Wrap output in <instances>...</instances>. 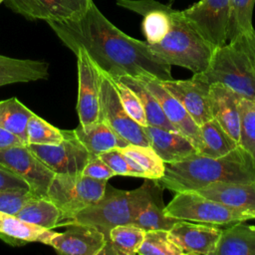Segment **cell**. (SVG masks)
I'll list each match as a JSON object with an SVG mask.
<instances>
[{
  "label": "cell",
  "mask_w": 255,
  "mask_h": 255,
  "mask_svg": "<svg viewBox=\"0 0 255 255\" xmlns=\"http://www.w3.org/2000/svg\"><path fill=\"white\" fill-rule=\"evenodd\" d=\"M72 52H87L99 69L111 78L121 76L173 79L171 66L156 56L146 41L131 38L117 28L94 1L80 17L64 22H47Z\"/></svg>",
  "instance_id": "cell-1"
},
{
  "label": "cell",
  "mask_w": 255,
  "mask_h": 255,
  "mask_svg": "<svg viewBox=\"0 0 255 255\" xmlns=\"http://www.w3.org/2000/svg\"><path fill=\"white\" fill-rule=\"evenodd\" d=\"M175 193L195 191L213 183L255 181V162L240 145L220 157L196 153L178 162L165 163L164 174L155 179Z\"/></svg>",
  "instance_id": "cell-2"
},
{
  "label": "cell",
  "mask_w": 255,
  "mask_h": 255,
  "mask_svg": "<svg viewBox=\"0 0 255 255\" xmlns=\"http://www.w3.org/2000/svg\"><path fill=\"white\" fill-rule=\"evenodd\" d=\"M152 179L145 178L144 182L133 190H121L107 183L102 198L77 213L73 218L63 222H78L93 225L104 233L107 241L110 231L124 224H132L140 210L148 203L150 198Z\"/></svg>",
  "instance_id": "cell-3"
},
{
  "label": "cell",
  "mask_w": 255,
  "mask_h": 255,
  "mask_svg": "<svg viewBox=\"0 0 255 255\" xmlns=\"http://www.w3.org/2000/svg\"><path fill=\"white\" fill-rule=\"evenodd\" d=\"M195 76L210 85L220 83L241 98L255 100V58L246 35L217 47L206 71Z\"/></svg>",
  "instance_id": "cell-4"
},
{
  "label": "cell",
  "mask_w": 255,
  "mask_h": 255,
  "mask_svg": "<svg viewBox=\"0 0 255 255\" xmlns=\"http://www.w3.org/2000/svg\"><path fill=\"white\" fill-rule=\"evenodd\" d=\"M148 45L168 65L188 69L193 75L206 71L216 49L188 23L181 11L174 9L166 36L159 43Z\"/></svg>",
  "instance_id": "cell-5"
},
{
  "label": "cell",
  "mask_w": 255,
  "mask_h": 255,
  "mask_svg": "<svg viewBox=\"0 0 255 255\" xmlns=\"http://www.w3.org/2000/svg\"><path fill=\"white\" fill-rule=\"evenodd\" d=\"M108 180L80 174H55L48 188L49 198L61 211L60 226L83 209L98 202L105 193Z\"/></svg>",
  "instance_id": "cell-6"
},
{
  "label": "cell",
  "mask_w": 255,
  "mask_h": 255,
  "mask_svg": "<svg viewBox=\"0 0 255 255\" xmlns=\"http://www.w3.org/2000/svg\"><path fill=\"white\" fill-rule=\"evenodd\" d=\"M164 213L172 218L193 222L228 226L253 219L252 213L231 208L209 199L195 191L175 193L173 199L164 207Z\"/></svg>",
  "instance_id": "cell-7"
},
{
  "label": "cell",
  "mask_w": 255,
  "mask_h": 255,
  "mask_svg": "<svg viewBox=\"0 0 255 255\" xmlns=\"http://www.w3.org/2000/svg\"><path fill=\"white\" fill-rule=\"evenodd\" d=\"M58 144H27L30 150L55 174H80L92 157L74 129H62Z\"/></svg>",
  "instance_id": "cell-8"
},
{
  "label": "cell",
  "mask_w": 255,
  "mask_h": 255,
  "mask_svg": "<svg viewBox=\"0 0 255 255\" xmlns=\"http://www.w3.org/2000/svg\"><path fill=\"white\" fill-rule=\"evenodd\" d=\"M102 72V71H101ZM100 119L128 143L150 146L143 128L135 123L125 110L113 79L102 72L100 91Z\"/></svg>",
  "instance_id": "cell-9"
},
{
  "label": "cell",
  "mask_w": 255,
  "mask_h": 255,
  "mask_svg": "<svg viewBox=\"0 0 255 255\" xmlns=\"http://www.w3.org/2000/svg\"><path fill=\"white\" fill-rule=\"evenodd\" d=\"M0 165L22 178L33 195L47 197L55 173L26 144L1 148Z\"/></svg>",
  "instance_id": "cell-10"
},
{
  "label": "cell",
  "mask_w": 255,
  "mask_h": 255,
  "mask_svg": "<svg viewBox=\"0 0 255 255\" xmlns=\"http://www.w3.org/2000/svg\"><path fill=\"white\" fill-rule=\"evenodd\" d=\"M181 12L188 23L215 48L227 43L229 0H200Z\"/></svg>",
  "instance_id": "cell-11"
},
{
  "label": "cell",
  "mask_w": 255,
  "mask_h": 255,
  "mask_svg": "<svg viewBox=\"0 0 255 255\" xmlns=\"http://www.w3.org/2000/svg\"><path fill=\"white\" fill-rule=\"evenodd\" d=\"M78 66L77 113L82 127L100 120V91L102 72L87 52L78 49L75 53Z\"/></svg>",
  "instance_id": "cell-12"
},
{
  "label": "cell",
  "mask_w": 255,
  "mask_h": 255,
  "mask_svg": "<svg viewBox=\"0 0 255 255\" xmlns=\"http://www.w3.org/2000/svg\"><path fill=\"white\" fill-rule=\"evenodd\" d=\"M93 0H6V6L29 20L64 22L82 16Z\"/></svg>",
  "instance_id": "cell-13"
},
{
  "label": "cell",
  "mask_w": 255,
  "mask_h": 255,
  "mask_svg": "<svg viewBox=\"0 0 255 255\" xmlns=\"http://www.w3.org/2000/svg\"><path fill=\"white\" fill-rule=\"evenodd\" d=\"M138 79L157 99L165 117L173 128L190 140L199 154L203 147L200 128L181 103L162 86L158 79L152 77H139Z\"/></svg>",
  "instance_id": "cell-14"
},
{
  "label": "cell",
  "mask_w": 255,
  "mask_h": 255,
  "mask_svg": "<svg viewBox=\"0 0 255 255\" xmlns=\"http://www.w3.org/2000/svg\"><path fill=\"white\" fill-rule=\"evenodd\" d=\"M222 230L219 225L178 220L168 232L183 255H213Z\"/></svg>",
  "instance_id": "cell-15"
},
{
  "label": "cell",
  "mask_w": 255,
  "mask_h": 255,
  "mask_svg": "<svg viewBox=\"0 0 255 255\" xmlns=\"http://www.w3.org/2000/svg\"><path fill=\"white\" fill-rule=\"evenodd\" d=\"M160 82L181 103L198 126L212 119L210 84L195 75L189 80L171 79Z\"/></svg>",
  "instance_id": "cell-16"
},
{
  "label": "cell",
  "mask_w": 255,
  "mask_h": 255,
  "mask_svg": "<svg viewBox=\"0 0 255 255\" xmlns=\"http://www.w3.org/2000/svg\"><path fill=\"white\" fill-rule=\"evenodd\" d=\"M64 232H57L50 241L59 254L100 255L107 239L103 232L93 225L69 222Z\"/></svg>",
  "instance_id": "cell-17"
},
{
  "label": "cell",
  "mask_w": 255,
  "mask_h": 255,
  "mask_svg": "<svg viewBox=\"0 0 255 255\" xmlns=\"http://www.w3.org/2000/svg\"><path fill=\"white\" fill-rule=\"evenodd\" d=\"M117 5L143 17L141 28L148 44L159 43L171 26L170 6L155 0H117Z\"/></svg>",
  "instance_id": "cell-18"
},
{
  "label": "cell",
  "mask_w": 255,
  "mask_h": 255,
  "mask_svg": "<svg viewBox=\"0 0 255 255\" xmlns=\"http://www.w3.org/2000/svg\"><path fill=\"white\" fill-rule=\"evenodd\" d=\"M142 128L149 139L150 146L164 163L185 160L197 153L190 140L178 131L166 130L151 126Z\"/></svg>",
  "instance_id": "cell-19"
},
{
  "label": "cell",
  "mask_w": 255,
  "mask_h": 255,
  "mask_svg": "<svg viewBox=\"0 0 255 255\" xmlns=\"http://www.w3.org/2000/svg\"><path fill=\"white\" fill-rule=\"evenodd\" d=\"M210 95L212 118L239 144L240 115L238 102L241 97L220 83L210 85Z\"/></svg>",
  "instance_id": "cell-20"
},
{
  "label": "cell",
  "mask_w": 255,
  "mask_h": 255,
  "mask_svg": "<svg viewBox=\"0 0 255 255\" xmlns=\"http://www.w3.org/2000/svg\"><path fill=\"white\" fill-rule=\"evenodd\" d=\"M195 192L231 208L250 213L255 211V181L213 183Z\"/></svg>",
  "instance_id": "cell-21"
},
{
  "label": "cell",
  "mask_w": 255,
  "mask_h": 255,
  "mask_svg": "<svg viewBox=\"0 0 255 255\" xmlns=\"http://www.w3.org/2000/svg\"><path fill=\"white\" fill-rule=\"evenodd\" d=\"M57 233L18 218L15 214L0 211V239L12 246H23L30 242L50 244Z\"/></svg>",
  "instance_id": "cell-22"
},
{
  "label": "cell",
  "mask_w": 255,
  "mask_h": 255,
  "mask_svg": "<svg viewBox=\"0 0 255 255\" xmlns=\"http://www.w3.org/2000/svg\"><path fill=\"white\" fill-rule=\"evenodd\" d=\"M48 77L49 64L45 61L16 59L0 55V87L46 80Z\"/></svg>",
  "instance_id": "cell-23"
},
{
  "label": "cell",
  "mask_w": 255,
  "mask_h": 255,
  "mask_svg": "<svg viewBox=\"0 0 255 255\" xmlns=\"http://www.w3.org/2000/svg\"><path fill=\"white\" fill-rule=\"evenodd\" d=\"M74 130L92 156H99L110 149L121 148L128 144L101 119L87 127L79 125Z\"/></svg>",
  "instance_id": "cell-24"
},
{
  "label": "cell",
  "mask_w": 255,
  "mask_h": 255,
  "mask_svg": "<svg viewBox=\"0 0 255 255\" xmlns=\"http://www.w3.org/2000/svg\"><path fill=\"white\" fill-rule=\"evenodd\" d=\"M213 255H255V226L243 222L225 226Z\"/></svg>",
  "instance_id": "cell-25"
},
{
  "label": "cell",
  "mask_w": 255,
  "mask_h": 255,
  "mask_svg": "<svg viewBox=\"0 0 255 255\" xmlns=\"http://www.w3.org/2000/svg\"><path fill=\"white\" fill-rule=\"evenodd\" d=\"M162 187L155 179H152L150 198L148 203L140 210L132 224L140 227L144 231L164 229L169 230L179 219L167 216L164 213V203L162 198Z\"/></svg>",
  "instance_id": "cell-26"
},
{
  "label": "cell",
  "mask_w": 255,
  "mask_h": 255,
  "mask_svg": "<svg viewBox=\"0 0 255 255\" xmlns=\"http://www.w3.org/2000/svg\"><path fill=\"white\" fill-rule=\"evenodd\" d=\"M15 215L46 229L56 228L61 219L60 209L49 198L38 196H32L28 199Z\"/></svg>",
  "instance_id": "cell-27"
},
{
  "label": "cell",
  "mask_w": 255,
  "mask_h": 255,
  "mask_svg": "<svg viewBox=\"0 0 255 255\" xmlns=\"http://www.w3.org/2000/svg\"><path fill=\"white\" fill-rule=\"evenodd\" d=\"M144 230L133 224H124L114 227L109 233V239L100 255H133L140 247Z\"/></svg>",
  "instance_id": "cell-28"
},
{
  "label": "cell",
  "mask_w": 255,
  "mask_h": 255,
  "mask_svg": "<svg viewBox=\"0 0 255 255\" xmlns=\"http://www.w3.org/2000/svg\"><path fill=\"white\" fill-rule=\"evenodd\" d=\"M113 79H119L136 94L144 110L148 126L161 128L166 130L177 131L165 117L157 99L140 82L138 78H134L131 76H121Z\"/></svg>",
  "instance_id": "cell-29"
},
{
  "label": "cell",
  "mask_w": 255,
  "mask_h": 255,
  "mask_svg": "<svg viewBox=\"0 0 255 255\" xmlns=\"http://www.w3.org/2000/svg\"><path fill=\"white\" fill-rule=\"evenodd\" d=\"M199 128L203 140L200 155L214 158L220 157L239 145L213 118L199 126Z\"/></svg>",
  "instance_id": "cell-30"
},
{
  "label": "cell",
  "mask_w": 255,
  "mask_h": 255,
  "mask_svg": "<svg viewBox=\"0 0 255 255\" xmlns=\"http://www.w3.org/2000/svg\"><path fill=\"white\" fill-rule=\"evenodd\" d=\"M34 113L17 98L0 101V127L17 135L27 144V123Z\"/></svg>",
  "instance_id": "cell-31"
},
{
  "label": "cell",
  "mask_w": 255,
  "mask_h": 255,
  "mask_svg": "<svg viewBox=\"0 0 255 255\" xmlns=\"http://www.w3.org/2000/svg\"><path fill=\"white\" fill-rule=\"evenodd\" d=\"M255 0H229L227 43L254 30L252 24Z\"/></svg>",
  "instance_id": "cell-32"
},
{
  "label": "cell",
  "mask_w": 255,
  "mask_h": 255,
  "mask_svg": "<svg viewBox=\"0 0 255 255\" xmlns=\"http://www.w3.org/2000/svg\"><path fill=\"white\" fill-rule=\"evenodd\" d=\"M120 149L142 169L146 178L158 179L164 174L165 163L151 146L128 143Z\"/></svg>",
  "instance_id": "cell-33"
},
{
  "label": "cell",
  "mask_w": 255,
  "mask_h": 255,
  "mask_svg": "<svg viewBox=\"0 0 255 255\" xmlns=\"http://www.w3.org/2000/svg\"><path fill=\"white\" fill-rule=\"evenodd\" d=\"M139 255H183L180 247L171 239L168 230H146L140 247Z\"/></svg>",
  "instance_id": "cell-34"
},
{
  "label": "cell",
  "mask_w": 255,
  "mask_h": 255,
  "mask_svg": "<svg viewBox=\"0 0 255 255\" xmlns=\"http://www.w3.org/2000/svg\"><path fill=\"white\" fill-rule=\"evenodd\" d=\"M238 109L240 115L239 145L250 154L255 162V100L240 98Z\"/></svg>",
  "instance_id": "cell-35"
},
{
  "label": "cell",
  "mask_w": 255,
  "mask_h": 255,
  "mask_svg": "<svg viewBox=\"0 0 255 255\" xmlns=\"http://www.w3.org/2000/svg\"><path fill=\"white\" fill-rule=\"evenodd\" d=\"M27 144H58L63 139L62 129L52 126L36 114L27 123Z\"/></svg>",
  "instance_id": "cell-36"
},
{
  "label": "cell",
  "mask_w": 255,
  "mask_h": 255,
  "mask_svg": "<svg viewBox=\"0 0 255 255\" xmlns=\"http://www.w3.org/2000/svg\"><path fill=\"white\" fill-rule=\"evenodd\" d=\"M113 81L116 85L120 100L129 117L141 127L148 126L144 110L136 94L119 79H113Z\"/></svg>",
  "instance_id": "cell-37"
},
{
  "label": "cell",
  "mask_w": 255,
  "mask_h": 255,
  "mask_svg": "<svg viewBox=\"0 0 255 255\" xmlns=\"http://www.w3.org/2000/svg\"><path fill=\"white\" fill-rule=\"evenodd\" d=\"M99 156L108 164L116 175L136 177L128 156H126L120 148L110 149L101 153Z\"/></svg>",
  "instance_id": "cell-38"
},
{
  "label": "cell",
  "mask_w": 255,
  "mask_h": 255,
  "mask_svg": "<svg viewBox=\"0 0 255 255\" xmlns=\"http://www.w3.org/2000/svg\"><path fill=\"white\" fill-rule=\"evenodd\" d=\"M33 195L29 190L0 191V211L15 214Z\"/></svg>",
  "instance_id": "cell-39"
},
{
  "label": "cell",
  "mask_w": 255,
  "mask_h": 255,
  "mask_svg": "<svg viewBox=\"0 0 255 255\" xmlns=\"http://www.w3.org/2000/svg\"><path fill=\"white\" fill-rule=\"evenodd\" d=\"M82 174L100 180H109L116 175L100 156H92L85 165Z\"/></svg>",
  "instance_id": "cell-40"
},
{
  "label": "cell",
  "mask_w": 255,
  "mask_h": 255,
  "mask_svg": "<svg viewBox=\"0 0 255 255\" xmlns=\"http://www.w3.org/2000/svg\"><path fill=\"white\" fill-rule=\"evenodd\" d=\"M4 190H29V186L18 175L0 165V191Z\"/></svg>",
  "instance_id": "cell-41"
},
{
  "label": "cell",
  "mask_w": 255,
  "mask_h": 255,
  "mask_svg": "<svg viewBox=\"0 0 255 255\" xmlns=\"http://www.w3.org/2000/svg\"><path fill=\"white\" fill-rule=\"evenodd\" d=\"M20 144H24V143L17 135L5 129L4 128L0 127V149L5 147H10L13 145H20Z\"/></svg>",
  "instance_id": "cell-42"
},
{
  "label": "cell",
  "mask_w": 255,
  "mask_h": 255,
  "mask_svg": "<svg viewBox=\"0 0 255 255\" xmlns=\"http://www.w3.org/2000/svg\"><path fill=\"white\" fill-rule=\"evenodd\" d=\"M246 37H247V40H248V43L250 45V48L254 54V58H255V30H253L252 32L248 33V34H245Z\"/></svg>",
  "instance_id": "cell-43"
},
{
  "label": "cell",
  "mask_w": 255,
  "mask_h": 255,
  "mask_svg": "<svg viewBox=\"0 0 255 255\" xmlns=\"http://www.w3.org/2000/svg\"><path fill=\"white\" fill-rule=\"evenodd\" d=\"M252 216H253V218H255V211L252 213Z\"/></svg>",
  "instance_id": "cell-44"
},
{
  "label": "cell",
  "mask_w": 255,
  "mask_h": 255,
  "mask_svg": "<svg viewBox=\"0 0 255 255\" xmlns=\"http://www.w3.org/2000/svg\"><path fill=\"white\" fill-rule=\"evenodd\" d=\"M3 1H4V0H0V4H1Z\"/></svg>",
  "instance_id": "cell-45"
}]
</instances>
